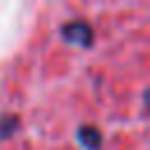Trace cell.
<instances>
[{"mask_svg":"<svg viewBox=\"0 0 150 150\" xmlns=\"http://www.w3.org/2000/svg\"><path fill=\"white\" fill-rule=\"evenodd\" d=\"M63 38L68 42L77 45V47H89L91 40H94V30L84 21H70V23L63 26Z\"/></svg>","mask_w":150,"mask_h":150,"instance_id":"6da1fadb","label":"cell"},{"mask_svg":"<svg viewBox=\"0 0 150 150\" xmlns=\"http://www.w3.org/2000/svg\"><path fill=\"white\" fill-rule=\"evenodd\" d=\"M77 141H80V145L84 150H98L101 148V134L94 127H82L77 131Z\"/></svg>","mask_w":150,"mask_h":150,"instance_id":"7a4b0ae2","label":"cell"},{"mask_svg":"<svg viewBox=\"0 0 150 150\" xmlns=\"http://www.w3.org/2000/svg\"><path fill=\"white\" fill-rule=\"evenodd\" d=\"M0 124H5V129H2L0 134H2V136H7L9 131H14V127H16V120H14V117H5Z\"/></svg>","mask_w":150,"mask_h":150,"instance_id":"3957f363","label":"cell"},{"mask_svg":"<svg viewBox=\"0 0 150 150\" xmlns=\"http://www.w3.org/2000/svg\"><path fill=\"white\" fill-rule=\"evenodd\" d=\"M143 105H145V112L150 115V89H148V91L143 94Z\"/></svg>","mask_w":150,"mask_h":150,"instance_id":"277c9868","label":"cell"}]
</instances>
